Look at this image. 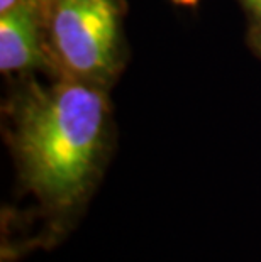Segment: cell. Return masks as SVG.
Wrapping results in <instances>:
<instances>
[{"mask_svg":"<svg viewBox=\"0 0 261 262\" xmlns=\"http://www.w3.org/2000/svg\"><path fill=\"white\" fill-rule=\"evenodd\" d=\"M54 78L110 90L129 59L127 0H36Z\"/></svg>","mask_w":261,"mask_h":262,"instance_id":"7a4b0ae2","label":"cell"},{"mask_svg":"<svg viewBox=\"0 0 261 262\" xmlns=\"http://www.w3.org/2000/svg\"><path fill=\"white\" fill-rule=\"evenodd\" d=\"M176 5H185V7H195V5L200 2V0H171Z\"/></svg>","mask_w":261,"mask_h":262,"instance_id":"52a82bcc","label":"cell"},{"mask_svg":"<svg viewBox=\"0 0 261 262\" xmlns=\"http://www.w3.org/2000/svg\"><path fill=\"white\" fill-rule=\"evenodd\" d=\"M248 14L249 22H261V0H237Z\"/></svg>","mask_w":261,"mask_h":262,"instance_id":"5b68a950","label":"cell"},{"mask_svg":"<svg viewBox=\"0 0 261 262\" xmlns=\"http://www.w3.org/2000/svg\"><path fill=\"white\" fill-rule=\"evenodd\" d=\"M26 2V0H0V14L7 12V10L17 7L19 4Z\"/></svg>","mask_w":261,"mask_h":262,"instance_id":"8992f818","label":"cell"},{"mask_svg":"<svg viewBox=\"0 0 261 262\" xmlns=\"http://www.w3.org/2000/svg\"><path fill=\"white\" fill-rule=\"evenodd\" d=\"M0 71L7 76L43 73L54 78L36 0L0 14Z\"/></svg>","mask_w":261,"mask_h":262,"instance_id":"3957f363","label":"cell"},{"mask_svg":"<svg viewBox=\"0 0 261 262\" xmlns=\"http://www.w3.org/2000/svg\"><path fill=\"white\" fill-rule=\"evenodd\" d=\"M248 44L254 51V54H258L261 58V22H249Z\"/></svg>","mask_w":261,"mask_h":262,"instance_id":"277c9868","label":"cell"},{"mask_svg":"<svg viewBox=\"0 0 261 262\" xmlns=\"http://www.w3.org/2000/svg\"><path fill=\"white\" fill-rule=\"evenodd\" d=\"M109 92L88 83L17 76L2 103V134L19 189L44 225L36 244L56 245L78 224L115 147Z\"/></svg>","mask_w":261,"mask_h":262,"instance_id":"6da1fadb","label":"cell"}]
</instances>
